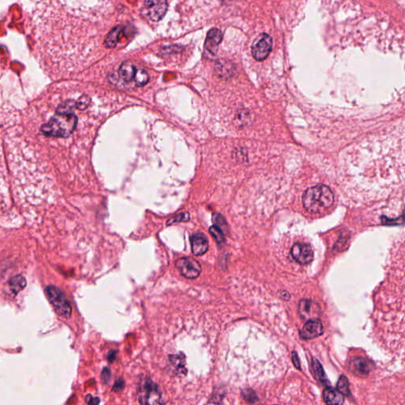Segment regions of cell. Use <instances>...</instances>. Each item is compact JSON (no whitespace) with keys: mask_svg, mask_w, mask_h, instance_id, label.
<instances>
[{"mask_svg":"<svg viewBox=\"0 0 405 405\" xmlns=\"http://www.w3.org/2000/svg\"><path fill=\"white\" fill-rule=\"evenodd\" d=\"M91 103V98L88 96H82L76 101V107L79 109H85L89 106Z\"/></svg>","mask_w":405,"mask_h":405,"instance_id":"25","label":"cell"},{"mask_svg":"<svg viewBox=\"0 0 405 405\" xmlns=\"http://www.w3.org/2000/svg\"><path fill=\"white\" fill-rule=\"evenodd\" d=\"M144 7L147 15L152 21L163 19L167 11V0H144Z\"/></svg>","mask_w":405,"mask_h":405,"instance_id":"7","label":"cell"},{"mask_svg":"<svg viewBox=\"0 0 405 405\" xmlns=\"http://www.w3.org/2000/svg\"><path fill=\"white\" fill-rule=\"evenodd\" d=\"M292 257L300 264H307L313 260V252L310 245L305 243H296L290 250Z\"/></svg>","mask_w":405,"mask_h":405,"instance_id":"8","label":"cell"},{"mask_svg":"<svg viewBox=\"0 0 405 405\" xmlns=\"http://www.w3.org/2000/svg\"><path fill=\"white\" fill-rule=\"evenodd\" d=\"M189 219H190L189 214L187 213V212H185V213L180 214V215H177L176 216L172 218L171 219L168 221L167 225H172V224L176 223V222H187Z\"/></svg>","mask_w":405,"mask_h":405,"instance_id":"24","label":"cell"},{"mask_svg":"<svg viewBox=\"0 0 405 405\" xmlns=\"http://www.w3.org/2000/svg\"><path fill=\"white\" fill-rule=\"evenodd\" d=\"M191 248L194 255L202 256L208 250V241L205 234L201 233L193 234L191 238Z\"/></svg>","mask_w":405,"mask_h":405,"instance_id":"11","label":"cell"},{"mask_svg":"<svg viewBox=\"0 0 405 405\" xmlns=\"http://www.w3.org/2000/svg\"><path fill=\"white\" fill-rule=\"evenodd\" d=\"M46 294L58 315L65 318H70L72 313V305L60 288L51 285L46 287Z\"/></svg>","mask_w":405,"mask_h":405,"instance_id":"3","label":"cell"},{"mask_svg":"<svg viewBox=\"0 0 405 405\" xmlns=\"http://www.w3.org/2000/svg\"><path fill=\"white\" fill-rule=\"evenodd\" d=\"M77 121V117L73 112H57L47 124L42 126L41 131L49 137H68L76 128Z\"/></svg>","mask_w":405,"mask_h":405,"instance_id":"2","label":"cell"},{"mask_svg":"<svg viewBox=\"0 0 405 405\" xmlns=\"http://www.w3.org/2000/svg\"><path fill=\"white\" fill-rule=\"evenodd\" d=\"M134 82H136V84H137V86H145L146 84L148 82L149 75L146 71L140 69V70H137V72H136V74H134Z\"/></svg>","mask_w":405,"mask_h":405,"instance_id":"20","label":"cell"},{"mask_svg":"<svg viewBox=\"0 0 405 405\" xmlns=\"http://www.w3.org/2000/svg\"><path fill=\"white\" fill-rule=\"evenodd\" d=\"M293 360H294V364H295L296 368L300 369V363H299V358H298L297 354H296V353L295 352H294Z\"/></svg>","mask_w":405,"mask_h":405,"instance_id":"31","label":"cell"},{"mask_svg":"<svg viewBox=\"0 0 405 405\" xmlns=\"http://www.w3.org/2000/svg\"><path fill=\"white\" fill-rule=\"evenodd\" d=\"M124 381H123V379L120 378L119 380H117V381H116L114 388H112V390L115 392H121L124 390Z\"/></svg>","mask_w":405,"mask_h":405,"instance_id":"28","label":"cell"},{"mask_svg":"<svg viewBox=\"0 0 405 405\" xmlns=\"http://www.w3.org/2000/svg\"><path fill=\"white\" fill-rule=\"evenodd\" d=\"M213 222L215 226L219 227L222 231L227 230V223L226 222L225 218L220 214H214L213 215Z\"/></svg>","mask_w":405,"mask_h":405,"instance_id":"23","label":"cell"},{"mask_svg":"<svg viewBox=\"0 0 405 405\" xmlns=\"http://www.w3.org/2000/svg\"><path fill=\"white\" fill-rule=\"evenodd\" d=\"M323 399L327 404H342L344 396L333 388H327L323 393Z\"/></svg>","mask_w":405,"mask_h":405,"instance_id":"13","label":"cell"},{"mask_svg":"<svg viewBox=\"0 0 405 405\" xmlns=\"http://www.w3.org/2000/svg\"><path fill=\"white\" fill-rule=\"evenodd\" d=\"M242 395L245 400L252 402V403H253V402H256L257 400V396H256L255 393L252 391V390H245V391H243Z\"/></svg>","mask_w":405,"mask_h":405,"instance_id":"26","label":"cell"},{"mask_svg":"<svg viewBox=\"0 0 405 405\" xmlns=\"http://www.w3.org/2000/svg\"><path fill=\"white\" fill-rule=\"evenodd\" d=\"M209 231L210 234L213 236V238H215V241L218 244H222L225 241V236H224L223 231L219 227L213 226V227H210Z\"/></svg>","mask_w":405,"mask_h":405,"instance_id":"22","label":"cell"},{"mask_svg":"<svg viewBox=\"0 0 405 405\" xmlns=\"http://www.w3.org/2000/svg\"><path fill=\"white\" fill-rule=\"evenodd\" d=\"M170 362L174 370L175 374H178L179 376L186 374L187 370L185 368V357L183 354L170 355Z\"/></svg>","mask_w":405,"mask_h":405,"instance_id":"15","label":"cell"},{"mask_svg":"<svg viewBox=\"0 0 405 405\" xmlns=\"http://www.w3.org/2000/svg\"><path fill=\"white\" fill-rule=\"evenodd\" d=\"M86 402L88 404H98L100 403V400L98 397H93L91 395H87L86 397Z\"/></svg>","mask_w":405,"mask_h":405,"instance_id":"29","label":"cell"},{"mask_svg":"<svg viewBox=\"0 0 405 405\" xmlns=\"http://www.w3.org/2000/svg\"><path fill=\"white\" fill-rule=\"evenodd\" d=\"M176 268L178 269L181 274L189 280H194L200 274L202 269L197 260L191 257H182L176 260L175 263Z\"/></svg>","mask_w":405,"mask_h":405,"instance_id":"6","label":"cell"},{"mask_svg":"<svg viewBox=\"0 0 405 405\" xmlns=\"http://www.w3.org/2000/svg\"><path fill=\"white\" fill-rule=\"evenodd\" d=\"M137 69L134 65L129 61H125L121 65L119 69V75L124 82H131L134 79V74Z\"/></svg>","mask_w":405,"mask_h":405,"instance_id":"17","label":"cell"},{"mask_svg":"<svg viewBox=\"0 0 405 405\" xmlns=\"http://www.w3.org/2000/svg\"><path fill=\"white\" fill-rule=\"evenodd\" d=\"M123 30L124 28L122 26H117L108 33L105 39V44L107 48L114 49L117 46V43L119 42Z\"/></svg>","mask_w":405,"mask_h":405,"instance_id":"16","label":"cell"},{"mask_svg":"<svg viewBox=\"0 0 405 405\" xmlns=\"http://www.w3.org/2000/svg\"><path fill=\"white\" fill-rule=\"evenodd\" d=\"M222 40V32L218 29H212L208 32V35H207L206 40H205V49L211 54L215 55L217 50H218V44H220Z\"/></svg>","mask_w":405,"mask_h":405,"instance_id":"12","label":"cell"},{"mask_svg":"<svg viewBox=\"0 0 405 405\" xmlns=\"http://www.w3.org/2000/svg\"><path fill=\"white\" fill-rule=\"evenodd\" d=\"M139 400L143 404L162 403V393L155 383L150 378L143 380L139 387Z\"/></svg>","mask_w":405,"mask_h":405,"instance_id":"4","label":"cell"},{"mask_svg":"<svg viewBox=\"0 0 405 405\" xmlns=\"http://www.w3.org/2000/svg\"><path fill=\"white\" fill-rule=\"evenodd\" d=\"M336 390L344 396L350 395L349 381L345 376L342 375L340 377L339 381L337 383Z\"/></svg>","mask_w":405,"mask_h":405,"instance_id":"21","label":"cell"},{"mask_svg":"<svg viewBox=\"0 0 405 405\" xmlns=\"http://www.w3.org/2000/svg\"><path fill=\"white\" fill-rule=\"evenodd\" d=\"M110 378V370H109L108 368H107V367H105V368H104L103 370H102V372H101V379H102V381H103L104 383H105V384H107V383L109 381V379Z\"/></svg>","mask_w":405,"mask_h":405,"instance_id":"27","label":"cell"},{"mask_svg":"<svg viewBox=\"0 0 405 405\" xmlns=\"http://www.w3.org/2000/svg\"><path fill=\"white\" fill-rule=\"evenodd\" d=\"M315 302L309 299H302L299 304V313L302 319L311 320L316 318L320 312V308Z\"/></svg>","mask_w":405,"mask_h":405,"instance_id":"10","label":"cell"},{"mask_svg":"<svg viewBox=\"0 0 405 405\" xmlns=\"http://www.w3.org/2000/svg\"><path fill=\"white\" fill-rule=\"evenodd\" d=\"M312 367H313V374H314L317 380L322 381V382H326V376L324 373L322 365L320 364L318 360H313V363H312Z\"/></svg>","mask_w":405,"mask_h":405,"instance_id":"19","label":"cell"},{"mask_svg":"<svg viewBox=\"0 0 405 405\" xmlns=\"http://www.w3.org/2000/svg\"><path fill=\"white\" fill-rule=\"evenodd\" d=\"M273 39L268 34L262 33L252 46V54L257 61H263L271 53Z\"/></svg>","mask_w":405,"mask_h":405,"instance_id":"5","label":"cell"},{"mask_svg":"<svg viewBox=\"0 0 405 405\" xmlns=\"http://www.w3.org/2000/svg\"><path fill=\"white\" fill-rule=\"evenodd\" d=\"M350 368L353 372L360 374H367L371 370L370 363L364 358H354L350 363Z\"/></svg>","mask_w":405,"mask_h":405,"instance_id":"14","label":"cell"},{"mask_svg":"<svg viewBox=\"0 0 405 405\" xmlns=\"http://www.w3.org/2000/svg\"><path fill=\"white\" fill-rule=\"evenodd\" d=\"M324 332L323 325L321 320L314 319L309 320L304 326L302 327V330L300 331V336L302 340L309 341V340L314 339L316 337L322 335Z\"/></svg>","mask_w":405,"mask_h":405,"instance_id":"9","label":"cell"},{"mask_svg":"<svg viewBox=\"0 0 405 405\" xmlns=\"http://www.w3.org/2000/svg\"><path fill=\"white\" fill-rule=\"evenodd\" d=\"M116 357H117V351H111L110 352L108 353V359L110 363H112V362L115 360Z\"/></svg>","mask_w":405,"mask_h":405,"instance_id":"30","label":"cell"},{"mask_svg":"<svg viewBox=\"0 0 405 405\" xmlns=\"http://www.w3.org/2000/svg\"><path fill=\"white\" fill-rule=\"evenodd\" d=\"M27 286V280L21 275L14 276L9 280V286L11 291L14 294H18L22 290Z\"/></svg>","mask_w":405,"mask_h":405,"instance_id":"18","label":"cell"},{"mask_svg":"<svg viewBox=\"0 0 405 405\" xmlns=\"http://www.w3.org/2000/svg\"><path fill=\"white\" fill-rule=\"evenodd\" d=\"M333 202V192L326 185H320L309 188L302 196L304 208L311 213L324 212L332 206Z\"/></svg>","mask_w":405,"mask_h":405,"instance_id":"1","label":"cell"}]
</instances>
